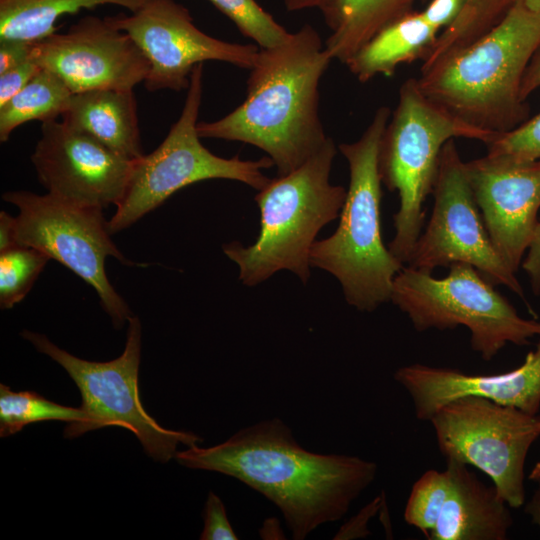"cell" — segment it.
Wrapping results in <instances>:
<instances>
[{
	"label": "cell",
	"mask_w": 540,
	"mask_h": 540,
	"mask_svg": "<svg viewBox=\"0 0 540 540\" xmlns=\"http://www.w3.org/2000/svg\"><path fill=\"white\" fill-rule=\"evenodd\" d=\"M449 490L431 540H505L513 524L507 502L468 465L446 459Z\"/></svg>",
	"instance_id": "cell-18"
},
{
	"label": "cell",
	"mask_w": 540,
	"mask_h": 540,
	"mask_svg": "<svg viewBox=\"0 0 540 540\" xmlns=\"http://www.w3.org/2000/svg\"><path fill=\"white\" fill-rule=\"evenodd\" d=\"M30 158L47 193L101 209L120 203L135 161L57 119L42 122Z\"/></svg>",
	"instance_id": "cell-15"
},
{
	"label": "cell",
	"mask_w": 540,
	"mask_h": 540,
	"mask_svg": "<svg viewBox=\"0 0 540 540\" xmlns=\"http://www.w3.org/2000/svg\"><path fill=\"white\" fill-rule=\"evenodd\" d=\"M449 490L447 470H428L412 486L404 520L428 537L439 518Z\"/></svg>",
	"instance_id": "cell-28"
},
{
	"label": "cell",
	"mask_w": 540,
	"mask_h": 540,
	"mask_svg": "<svg viewBox=\"0 0 540 540\" xmlns=\"http://www.w3.org/2000/svg\"><path fill=\"white\" fill-rule=\"evenodd\" d=\"M85 413L79 408L52 402L34 391H12L0 385V435L20 432L26 425L46 420L80 423Z\"/></svg>",
	"instance_id": "cell-25"
},
{
	"label": "cell",
	"mask_w": 540,
	"mask_h": 540,
	"mask_svg": "<svg viewBox=\"0 0 540 540\" xmlns=\"http://www.w3.org/2000/svg\"><path fill=\"white\" fill-rule=\"evenodd\" d=\"M513 1L467 0L456 19L438 35L421 67L480 38L503 17Z\"/></svg>",
	"instance_id": "cell-24"
},
{
	"label": "cell",
	"mask_w": 540,
	"mask_h": 540,
	"mask_svg": "<svg viewBox=\"0 0 540 540\" xmlns=\"http://www.w3.org/2000/svg\"><path fill=\"white\" fill-rule=\"evenodd\" d=\"M147 0H0V40L37 42L56 32V22L67 14L102 5L130 12Z\"/></svg>",
	"instance_id": "cell-22"
},
{
	"label": "cell",
	"mask_w": 540,
	"mask_h": 540,
	"mask_svg": "<svg viewBox=\"0 0 540 540\" xmlns=\"http://www.w3.org/2000/svg\"><path fill=\"white\" fill-rule=\"evenodd\" d=\"M465 169L492 243L516 273L538 222L540 159L486 154L465 162Z\"/></svg>",
	"instance_id": "cell-16"
},
{
	"label": "cell",
	"mask_w": 540,
	"mask_h": 540,
	"mask_svg": "<svg viewBox=\"0 0 540 540\" xmlns=\"http://www.w3.org/2000/svg\"><path fill=\"white\" fill-rule=\"evenodd\" d=\"M334 0H283L284 7L289 12L317 8L322 11Z\"/></svg>",
	"instance_id": "cell-38"
},
{
	"label": "cell",
	"mask_w": 540,
	"mask_h": 540,
	"mask_svg": "<svg viewBox=\"0 0 540 540\" xmlns=\"http://www.w3.org/2000/svg\"><path fill=\"white\" fill-rule=\"evenodd\" d=\"M332 60L310 24L276 46L260 48L244 101L218 120L198 122V135L253 145L273 161L278 176L292 172L328 138L319 86Z\"/></svg>",
	"instance_id": "cell-2"
},
{
	"label": "cell",
	"mask_w": 540,
	"mask_h": 540,
	"mask_svg": "<svg viewBox=\"0 0 540 540\" xmlns=\"http://www.w3.org/2000/svg\"><path fill=\"white\" fill-rule=\"evenodd\" d=\"M390 116L387 106L379 107L358 140L338 146L349 167L340 221L310 251L311 267L333 275L347 303L361 312L390 301L394 279L404 267L384 245L381 232L379 149Z\"/></svg>",
	"instance_id": "cell-4"
},
{
	"label": "cell",
	"mask_w": 540,
	"mask_h": 540,
	"mask_svg": "<svg viewBox=\"0 0 540 540\" xmlns=\"http://www.w3.org/2000/svg\"><path fill=\"white\" fill-rule=\"evenodd\" d=\"M430 422L445 459L488 475L510 507L524 504V466L530 447L540 436L539 414L465 396L445 404Z\"/></svg>",
	"instance_id": "cell-11"
},
{
	"label": "cell",
	"mask_w": 540,
	"mask_h": 540,
	"mask_svg": "<svg viewBox=\"0 0 540 540\" xmlns=\"http://www.w3.org/2000/svg\"><path fill=\"white\" fill-rule=\"evenodd\" d=\"M32 46L21 40H0V74L28 60Z\"/></svg>",
	"instance_id": "cell-34"
},
{
	"label": "cell",
	"mask_w": 540,
	"mask_h": 540,
	"mask_svg": "<svg viewBox=\"0 0 540 540\" xmlns=\"http://www.w3.org/2000/svg\"><path fill=\"white\" fill-rule=\"evenodd\" d=\"M337 147L328 136L323 146L292 172L270 179L255 195L260 230L248 246H222L239 268V280L256 286L288 270L303 283L311 274L310 251L320 230L340 216L347 189L330 182Z\"/></svg>",
	"instance_id": "cell-5"
},
{
	"label": "cell",
	"mask_w": 540,
	"mask_h": 540,
	"mask_svg": "<svg viewBox=\"0 0 540 540\" xmlns=\"http://www.w3.org/2000/svg\"><path fill=\"white\" fill-rule=\"evenodd\" d=\"M30 58L58 76L73 94L94 89L133 90L144 82L149 61L110 17L87 15L64 33L33 43Z\"/></svg>",
	"instance_id": "cell-14"
},
{
	"label": "cell",
	"mask_w": 540,
	"mask_h": 540,
	"mask_svg": "<svg viewBox=\"0 0 540 540\" xmlns=\"http://www.w3.org/2000/svg\"><path fill=\"white\" fill-rule=\"evenodd\" d=\"M540 48V9L514 0L484 35L421 68L417 83L432 101L478 128L495 134L528 119L520 89Z\"/></svg>",
	"instance_id": "cell-3"
},
{
	"label": "cell",
	"mask_w": 540,
	"mask_h": 540,
	"mask_svg": "<svg viewBox=\"0 0 540 540\" xmlns=\"http://www.w3.org/2000/svg\"><path fill=\"white\" fill-rule=\"evenodd\" d=\"M2 199L18 209L17 245L40 250L93 287L116 328L128 321L132 313L110 283L105 261L111 256L125 265L139 264L111 240L103 209L26 190L7 191Z\"/></svg>",
	"instance_id": "cell-10"
},
{
	"label": "cell",
	"mask_w": 540,
	"mask_h": 540,
	"mask_svg": "<svg viewBox=\"0 0 540 540\" xmlns=\"http://www.w3.org/2000/svg\"><path fill=\"white\" fill-rule=\"evenodd\" d=\"M49 260L40 250L23 245L0 251L1 309H11L26 297Z\"/></svg>",
	"instance_id": "cell-26"
},
{
	"label": "cell",
	"mask_w": 540,
	"mask_h": 540,
	"mask_svg": "<svg viewBox=\"0 0 540 540\" xmlns=\"http://www.w3.org/2000/svg\"><path fill=\"white\" fill-rule=\"evenodd\" d=\"M203 94V63L193 69L185 102L177 121L161 144L134 161L127 189L108 221L111 234L135 224L182 188L210 179H228L256 190L270 181L263 170L274 166L268 157L242 160L210 152L197 132Z\"/></svg>",
	"instance_id": "cell-8"
},
{
	"label": "cell",
	"mask_w": 540,
	"mask_h": 540,
	"mask_svg": "<svg viewBox=\"0 0 540 540\" xmlns=\"http://www.w3.org/2000/svg\"><path fill=\"white\" fill-rule=\"evenodd\" d=\"M394 379L409 394L415 417L430 421L445 404L476 396L528 414L540 410V338L521 365L493 374H468L456 368L415 363L398 368Z\"/></svg>",
	"instance_id": "cell-17"
},
{
	"label": "cell",
	"mask_w": 540,
	"mask_h": 540,
	"mask_svg": "<svg viewBox=\"0 0 540 540\" xmlns=\"http://www.w3.org/2000/svg\"><path fill=\"white\" fill-rule=\"evenodd\" d=\"M111 21L134 40L149 61L144 81L150 91L187 89L190 76L200 63L221 61L251 69L259 47L220 40L201 31L189 10L175 0H147L130 15L118 14Z\"/></svg>",
	"instance_id": "cell-13"
},
{
	"label": "cell",
	"mask_w": 540,
	"mask_h": 540,
	"mask_svg": "<svg viewBox=\"0 0 540 540\" xmlns=\"http://www.w3.org/2000/svg\"><path fill=\"white\" fill-rule=\"evenodd\" d=\"M201 540H236L238 536L233 530L221 499L210 492L204 507V527Z\"/></svg>",
	"instance_id": "cell-30"
},
{
	"label": "cell",
	"mask_w": 540,
	"mask_h": 540,
	"mask_svg": "<svg viewBox=\"0 0 540 540\" xmlns=\"http://www.w3.org/2000/svg\"><path fill=\"white\" fill-rule=\"evenodd\" d=\"M414 0H334L321 12L331 30L325 49L346 64L378 32L411 12Z\"/></svg>",
	"instance_id": "cell-21"
},
{
	"label": "cell",
	"mask_w": 540,
	"mask_h": 540,
	"mask_svg": "<svg viewBox=\"0 0 540 540\" xmlns=\"http://www.w3.org/2000/svg\"><path fill=\"white\" fill-rule=\"evenodd\" d=\"M41 69L35 61L29 58L20 65L1 73L0 106L22 90Z\"/></svg>",
	"instance_id": "cell-31"
},
{
	"label": "cell",
	"mask_w": 540,
	"mask_h": 540,
	"mask_svg": "<svg viewBox=\"0 0 540 540\" xmlns=\"http://www.w3.org/2000/svg\"><path fill=\"white\" fill-rule=\"evenodd\" d=\"M228 17L240 33L259 48L282 43L290 34L256 0H207Z\"/></svg>",
	"instance_id": "cell-27"
},
{
	"label": "cell",
	"mask_w": 540,
	"mask_h": 540,
	"mask_svg": "<svg viewBox=\"0 0 540 540\" xmlns=\"http://www.w3.org/2000/svg\"><path fill=\"white\" fill-rule=\"evenodd\" d=\"M486 145L488 155L516 160L540 159V112L516 128L497 134Z\"/></svg>",
	"instance_id": "cell-29"
},
{
	"label": "cell",
	"mask_w": 540,
	"mask_h": 540,
	"mask_svg": "<svg viewBox=\"0 0 540 540\" xmlns=\"http://www.w3.org/2000/svg\"><path fill=\"white\" fill-rule=\"evenodd\" d=\"M73 93L54 73L41 69L14 97L0 106V141L6 142L20 125L57 119Z\"/></svg>",
	"instance_id": "cell-23"
},
{
	"label": "cell",
	"mask_w": 540,
	"mask_h": 540,
	"mask_svg": "<svg viewBox=\"0 0 540 540\" xmlns=\"http://www.w3.org/2000/svg\"><path fill=\"white\" fill-rule=\"evenodd\" d=\"M432 195V215L414 245L408 266L432 273L437 267L467 263L494 286L503 285L524 299L516 273L492 243L455 139L441 151Z\"/></svg>",
	"instance_id": "cell-12"
},
{
	"label": "cell",
	"mask_w": 540,
	"mask_h": 540,
	"mask_svg": "<svg viewBox=\"0 0 540 540\" xmlns=\"http://www.w3.org/2000/svg\"><path fill=\"white\" fill-rule=\"evenodd\" d=\"M523 2L529 9L539 10L540 9V0H520Z\"/></svg>",
	"instance_id": "cell-39"
},
{
	"label": "cell",
	"mask_w": 540,
	"mask_h": 540,
	"mask_svg": "<svg viewBox=\"0 0 540 540\" xmlns=\"http://www.w3.org/2000/svg\"><path fill=\"white\" fill-rule=\"evenodd\" d=\"M467 0H432L421 11L423 17L441 30L449 26L459 15Z\"/></svg>",
	"instance_id": "cell-32"
},
{
	"label": "cell",
	"mask_w": 540,
	"mask_h": 540,
	"mask_svg": "<svg viewBox=\"0 0 540 540\" xmlns=\"http://www.w3.org/2000/svg\"><path fill=\"white\" fill-rule=\"evenodd\" d=\"M540 87V48L530 61L521 83V97L523 100Z\"/></svg>",
	"instance_id": "cell-35"
},
{
	"label": "cell",
	"mask_w": 540,
	"mask_h": 540,
	"mask_svg": "<svg viewBox=\"0 0 540 540\" xmlns=\"http://www.w3.org/2000/svg\"><path fill=\"white\" fill-rule=\"evenodd\" d=\"M496 135L465 122L429 99L416 78L402 83L379 149L382 184L396 191L400 200L393 217L395 235L388 248L402 264L408 263L422 232L423 206L433 192L444 145L456 138L487 144Z\"/></svg>",
	"instance_id": "cell-6"
},
{
	"label": "cell",
	"mask_w": 540,
	"mask_h": 540,
	"mask_svg": "<svg viewBox=\"0 0 540 540\" xmlns=\"http://www.w3.org/2000/svg\"><path fill=\"white\" fill-rule=\"evenodd\" d=\"M127 322L125 348L119 357L107 362L76 357L37 332L24 330L21 336L61 365L80 390L85 418L80 423H68L65 438L119 426L136 435L147 455L165 463L175 458L178 445L191 447L203 439L192 432L162 427L144 409L138 388L142 327L136 316L132 315Z\"/></svg>",
	"instance_id": "cell-9"
},
{
	"label": "cell",
	"mask_w": 540,
	"mask_h": 540,
	"mask_svg": "<svg viewBox=\"0 0 540 540\" xmlns=\"http://www.w3.org/2000/svg\"><path fill=\"white\" fill-rule=\"evenodd\" d=\"M439 31L421 12L411 11L372 37L346 66L362 83L377 75L391 77L399 65L424 60Z\"/></svg>",
	"instance_id": "cell-20"
},
{
	"label": "cell",
	"mask_w": 540,
	"mask_h": 540,
	"mask_svg": "<svg viewBox=\"0 0 540 540\" xmlns=\"http://www.w3.org/2000/svg\"><path fill=\"white\" fill-rule=\"evenodd\" d=\"M17 246L15 217L6 211L0 212V251Z\"/></svg>",
	"instance_id": "cell-36"
},
{
	"label": "cell",
	"mask_w": 540,
	"mask_h": 540,
	"mask_svg": "<svg viewBox=\"0 0 540 540\" xmlns=\"http://www.w3.org/2000/svg\"><path fill=\"white\" fill-rule=\"evenodd\" d=\"M521 266L529 277L533 293L540 295V220L536 224Z\"/></svg>",
	"instance_id": "cell-33"
},
{
	"label": "cell",
	"mask_w": 540,
	"mask_h": 540,
	"mask_svg": "<svg viewBox=\"0 0 540 540\" xmlns=\"http://www.w3.org/2000/svg\"><path fill=\"white\" fill-rule=\"evenodd\" d=\"M61 118L129 160L144 155L133 90L104 88L75 93Z\"/></svg>",
	"instance_id": "cell-19"
},
{
	"label": "cell",
	"mask_w": 540,
	"mask_h": 540,
	"mask_svg": "<svg viewBox=\"0 0 540 540\" xmlns=\"http://www.w3.org/2000/svg\"><path fill=\"white\" fill-rule=\"evenodd\" d=\"M467 263H454L443 278L407 266L396 275L390 301L415 330L464 326L470 346L484 361L508 343L524 346L540 336V321L521 317L515 307Z\"/></svg>",
	"instance_id": "cell-7"
},
{
	"label": "cell",
	"mask_w": 540,
	"mask_h": 540,
	"mask_svg": "<svg viewBox=\"0 0 540 540\" xmlns=\"http://www.w3.org/2000/svg\"><path fill=\"white\" fill-rule=\"evenodd\" d=\"M529 479L536 483L537 489L525 506V512L531 516L532 522L540 529V461L532 468Z\"/></svg>",
	"instance_id": "cell-37"
},
{
	"label": "cell",
	"mask_w": 540,
	"mask_h": 540,
	"mask_svg": "<svg viewBox=\"0 0 540 540\" xmlns=\"http://www.w3.org/2000/svg\"><path fill=\"white\" fill-rule=\"evenodd\" d=\"M175 459L191 469L236 478L261 493L282 512L295 540L343 518L377 474L376 463L358 456L306 450L278 418L212 447L177 451Z\"/></svg>",
	"instance_id": "cell-1"
}]
</instances>
